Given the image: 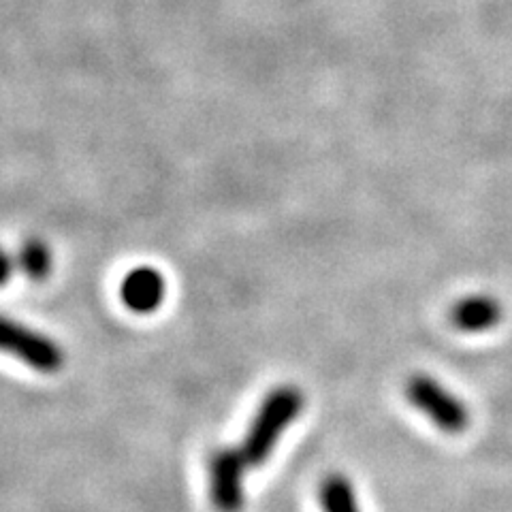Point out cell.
Masks as SVG:
<instances>
[{
    "mask_svg": "<svg viewBox=\"0 0 512 512\" xmlns=\"http://www.w3.org/2000/svg\"><path fill=\"white\" fill-rule=\"evenodd\" d=\"M303 410V393L291 384L269 391L256 410L246 431L242 453L250 468H261L274 453L288 425H293Z\"/></svg>",
    "mask_w": 512,
    "mask_h": 512,
    "instance_id": "1",
    "label": "cell"
},
{
    "mask_svg": "<svg viewBox=\"0 0 512 512\" xmlns=\"http://www.w3.org/2000/svg\"><path fill=\"white\" fill-rule=\"evenodd\" d=\"M408 402L446 434H461L470 425L468 406L427 374H414L406 382Z\"/></svg>",
    "mask_w": 512,
    "mask_h": 512,
    "instance_id": "2",
    "label": "cell"
},
{
    "mask_svg": "<svg viewBox=\"0 0 512 512\" xmlns=\"http://www.w3.org/2000/svg\"><path fill=\"white\" fill-rule=\"evenodd\" d=\"M0 352L41 374H54L64 365V352L52 338L7 316H0Z\"/></svg>",
    "mask_w": 512,
    "mask_h": 512,
    "instance_id": "3",
    "label": "cell"
},
{
    "mask_svg": "<svg viewBox=\"0 0 512 512\" xmlns=\"http://www.w3.org/2000/svg\"><path fill=\"white\" fill-rule=\"evenodd\" d=\"M248 461L242 448H220L210 459V498L218 512H242Z\"/></svg>",
    "mask_w": 512,
    "mask_h": 512,
    "instance_id": "4",
    "label": "cell"
},
{
    "mask_svg": "<svg viewBox=\"0 0 512 512\" xmlns=\"http://www.w3.org/2000/svg\"><path fill=\"white\" fill-rule=\"evenodd\" d=\"M167 293V284L163 274L154 267H135L126 274L120 286V295L124 306L137 314H150L158 310Z\"/></svg>",
    "mask_w": 512,
    "mask_h": 512,
    "instance_id": "5",
    "label": "cell"
},
{
    "mask_svg": "<svg viewBox=\"0 0 512 512\" xmlns=\"http://www.w3.org/2000/svg\"><path fill=\"white\" fill-rule=\"evenodd\" d=\"M502 316V303L485 293L463 297L451 308V323L466 333H483L498 327Z\"/></svg>",
    "mask_w": 512,
    "mask_h": 512,
    "instance_id": "6",
    "label": "cell"
},
{
    "mask_svg": "<svg viewBox=\"0 0 512 512\" xmlns=\"http://www.w3.org/2000/svg\"><path fill=\"white\" fill-rule=\"evenodd\" d=\"M318 500L323 512H361L355 487L342 474H331L318 489Z\"/></svg>",
    "mask_w": 512,
    "mask_h": 512,
    "instance_id": "7",
    "label": "cell"
},
{
    "mask_svg": "<svg viewBox=\"0 0 512 512\" xmlns=\"http://www.w3.org/2000/svg\"><path fill=\"white\" fill-rule=\"evenodd\" d=\"M18 267L22 274L30 280H43L47 278L52 269V252L39 239H30L18 254Z\"/></svg>",
    "mask_w": 512,
    "mask_h": 512,
    "instance_id": "8",
    "label": "cell"
},
{
    "mask_svg": "<svg viewBox=\"0 0 512 512\" xmlns=\"http://www.w3.org/2000/svg\"><path fill=\"white\" fill-rule=\"evenodd\" d=\"M15 263L18 261H13V256L5 248H0V286L9 282Z\"/></svg>",
    "mask_w": 512,
    "mask_h": 512,
    "instance_id": "9",
    "label": "cell"
}]
</instances>
